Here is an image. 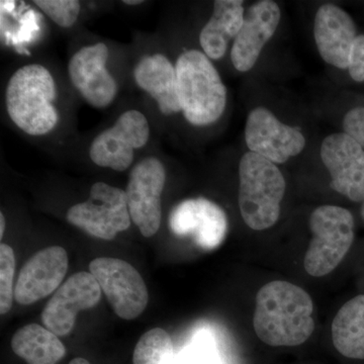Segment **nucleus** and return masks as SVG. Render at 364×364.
I'll use <instances>...</instances> for the list:
<instances>
[{
  "label": "nucleus",
  "instance_id": "f257e3e1",
  "mask_svg": "<svg viewBox=\"0 0 364 364\" xmlns=\"http://www.w3.org/2000/svg\"><path fill=\"white\" fill-rule=\"evenodd\" d=\"M313 312L312 298L305 289L284 280H273L256 296L254 330L270 346H298L313 334Z\"/></svg>",
  "mask_w": 364,
  "mask_h": 364
},
{
  "label": "nucleus",
  "instance_id": "f03ea898",
  "mask_svg": "<svg viewBox=\"0 0 364 364\" xmlns=\"http://www.w3.org/2000/svg\"><path fill=\"white\" fill-rule=\"evenodd\" d=\"M56 95L54 78L46 67L40 64L21 67L7 83V114L26 134L46 135L58 124V112L53 105Z\"/></svg>",
  "mask_w": 364,
  "mask_h": 364
},
{
  "label": "nucleus",
  "instance_id": "7ed1b4c3",
  "mask_svg": "<svg viewBox=\"0 0 364 364\" xmlns=\"http://www.w3.org/2000/svg\"><path fill=\"white\" fill-rule=\"evenodd\" d=\"M182 112L193 126L214 124L224 114L226 86L212 61L198 50L182 53L176 64Z\"/></svg>",
  "mask_w": 364,
  "mask_h": 364
},
{
  "label": "nucleus",
  "instance_id": "20e7f679",
  "mask_svg": "<svg viewBox=\"0 0 364 364\" xmlns=\"http://www.w3.org/2000/svg\"><path fill=\"white\" fill-rule=\"evenodd\" d=\"M286 188V179L274 163L250 151L245 153L239 163L238 198L245 224L255 231L274 226Z\"/></svg>",
  "mask_w": 364,
  "mask_h": 364
},
{
  "label": "nucleus",
  "instance_id": "39448f33",
  "mask_svg": "<svg viewBox=\"0 0 364 364\" xmlns=\"http://www.w3.org/2000/svg\"><path fill=\"white\" fill-rule=\"evenodd\" d=\"M312 240L304 259L309 274L324 277L335 269L350 250L354 241V218L338 205H321L310 218Z\"/></svg>",
  "mask_w": 364,
  "mask_h": 364
},
{
  "label": "nucleus",
  "instance_id": "423d86ee",
  "mask_svg": "<svg viewBox=\"0 0 364 364\" xmlns=\"http://www.w3.org/2000/svg\"><path fill=\"white\" fill-rule=\"evenodd\" d=\"M67 221L95 238L112 240L131 226L126 191L97 182L91 186L86 202L69 208Z\"/></svg>",
  "mask_w": 364,
  "mask_h": 364
},
{
  "label": "nucleus",
  "instance_id": "0eeeda50",
  "mask_svg": "<svg viewBox=\"0 0 364 364\" xmlns=\"http://www.w3.org/2000/svg\"><path fill=\"white\" fill-rule=\"evenodd\" d=\"M90 270L119 318L134 320L145 311L149 301L147 287L130 263L100 257L91 261Z\"/></svg>",
  "mask_w": 364,
  "mask_h": 364
},
{
  "label": "nucleus",
  "instance_id": "6e6552de",
  "mask_svg": "<svg viewBox=\"0 0 364 364\" xmlns=\"http://www.w3.org/2000/svg\"><path fill=\"white\" fill-rule=\"evenodd\" d=\"M149 138L150 126L145 114L136 109L124 112L114 126L91 143V161L104 168L124 171L133 163L135 150L143 148Z\"/></svg>",
  "mask_w": 364,
  "mask_h": 364
},
{
  "label": "nucleus",
  "instance_id": "1a4fd4ad",
  "mask_svg": "<svg viewBox=\"0 0 364 364\" xmlns=\"http://www.w3.org/2000/svg\"><path fill=\"white\" fill-rule=\"evenodd\" d=\"M166 171L161 161L148 157L132 169L127 200L132 222L146 238L154 236L161 225V195Z\"/></svg>",
  "mask_w": 364,
  "mask_h": 364
},
{
  "label": "nucleus",
  "instance_id": "9d476101",
  "mask_svg": "<svg viewBox=\"0 0 364 364\" xmlns=\"http://www.w3.org/2000/svg\"><path fill=\"white\" fill-rule=\"evenodd\" d=\"M245 141L250 152L282 164L305 149L306 139L298 129L282 123L265 107H256L249 114Z\"/></svg>",
  "mask_w": 364,
  "mask_h": 364
},
{
  "label": "nucleus",
  "instance_id": "9b49d317",
  "mask_svg": "<svg viewBox=\"0 0 364 364\" xmlns=\"http://www.w3.org/2000/svg\"><path fill=\"white\" fill-rule=\"evenodd\" d=\"M320 154L331 176V188L352 202L363 203V148L344 132L326 136Z\"/></svg>",
  "mask_w": 364,
  "mask_h": 364
},
{
  "label": "nucleus",
  "instance_id": "f8f14e48",
  "mask_svg": "<svg viewBox=\"0 0 364 364\" xmlns=\"http://www.w3.org/2000/svg\"><path fill=\"white\" fill-rule=\"evenodd\" d=\"M109 48L104 43L86 46L72 56L68 74L72 85L97 109H105L114 102L117 95V81L107 71Z\"/></svg>",
  "mask_w": 364,
  "mask_h": 364
},
{
  "label": "nucleus",
  "instance_id": "ddd939ff",
  "mask_svg": "<svg viewBox=\"0 0 364 364\" xmlns=\"http://www.w3.org/2000/svg\"><path fill=\"white\" fill-rule=\"evenodd\" d=\"M100 296L102 289L90 272L74 273L43 310L44 327L57 336H65L73 329L77 314L97 306Z\"/></svg>",
  "mask_w": 364,
  "mask_h": 364
},
{
  "label": "nucleus",
  "instance_id": "4468645a",
  "mask_svg": "<svg viewBox=\"0 0 364 364\" xmlns=\"http://www.w3.org/2000/svg\"><path fill=\"white\" fill-rule=\"evenodd\" d=\"M169 226L174 234L191 235L200 248L213 250L219 247L226 237L228 220L217 203L203 198H191L172 210Z\"/></svg>",
  "mask_w": 364,
  "mask_h": 364
},
{
  "label": "nucleus",
  "instance_id": "2eb2a0df",
  "mask_svg": "<svg viewBox=\"0 0 364 364\" xmlns=\"http://www.w3.org/2000/svg\"><path fill=\"white\" fill-rule=\"evenodd\" d=\"M280 18L279 4L272 0H261L249 7L232 47V63L237 70L247 72L253 68L265 44L274 35Z\"/></svg>",
  "mask_w": 364,
  "mask_h": 364
},
{
  "label": "nucleus",
  "instance_id": "dca6fc26",
  "mask_svg": "<svg viewBox=\"0 0 364 364\" xmlns=\"http://www.w3.org/2000/svg\"><path fill=\"white\" fill-rule=\"evenodd\" d=\"M68 270L65 249L52 246L43 249L21 268L14 289V299L21 305H32L61 287Z\"/></svg>",
  "mask_w": 364,
  "mask_h": 364
},
{
  "label": "nucleus",
  "instance_id": "f3484780",
  "mask_svg": "<svg viewBox=\"0 0 364 364\" xmlns=\"http://www.w3.org/2000/svg\"><path fill=\"white\" fill-rule=\"evenodd\" d=\"M314 36L321 57L330 65L348 69L356 35V26L348 13L335 4L318 7L314 21Z\"/></svg>",
  "mask_w": 364,
  "mask_h": 364
},
{
  "label": "nucleus",
  "instance_id": "a211bd4d",
  "mask_svg": "<svg viewBox=\"0 0 364 364\" xmlns=\"http://www.w3.org/2000/svg\"><path fill=\"white\" fill-rule=\"evenodd\" d=\"M134 79L141 90L156 100L163 114L182 112L176 67L163 54L146 56L134 69Z\"/></svg>",
  "mask_w": 364,
  "mask_h": 364
},
{
  "label": "nucleus",
  "instance_id": "6ab92c4d",
  "mask_svg": "<svg viewBox=\"0 0 364 364\" xmlns=\"http://www.w3.org/2000/svg\"><path fill=\"white\" fill-rule=\"evenodd\" d=\"M244 16L243 1H215L212 16L200 35V46L208 58L219 60L226 54L230 41L235 40L243 25Z\"/></svg>",
  "mask_w": 364,
  "mask_h": 364
},
{
  "label": "nucleus",
  "instance_id": "aec40b11",
  "mask_svg": "<svg viewBox=\"0 0 364 364\" xmlns=\"http://www.w3.org/2000/svg\"><path fill=\"white\" fill-rule=\"evenodd\" d=\"M332 340L345 358L364 359V294L349 299L337 312L332 323Z\"/></svg>",
  "mask_w": 364,
  "mask_h": 364
},
{
  "label": "nucleus",
  "instance_id": "412c9836",
  "mask_svg": "<svg viewBox=\"0 0 364 364\" xmlns=\"http://www.w3.org/2000/svg\"><path fill=\"white\" fill-rule=\"evenodd\" d=\"M11 348L28 364H57L66 354L58 336L38 324L23 326L14 333Z\"/></svg>",
  "mask_w": 364,
  "mask_h": 364
},
{
  "label": "nucleus",
  "instance_id": "4be33fe9",
  "mask_svg": "<svg viewBox=\"0 0 364 364\" xmlns=\"http://www.w3.org/2000/svg\"><path fill=\"white\" fill-rule=\"evenodd\" d=\"M134 364H177V354L168 333L161 328L141 337L133 354Z\"/></svg>",
  "mask_w": 364,
  "mask_h": 364
},
{
  "label": "nucleus",
  "instance_id": "5701e85b",
  "mask_svg": "<svg viewBox=\"0 0 364 364\" xmlns=\"http://www.w3.org/2000/svg\"><path fill=\"white\" fill-rule=\"evenodd\" d=\"M177 364H224L214 339L205 333L196 335L181 352L177 354Z\"/></svg>",
  "mask_w": 364,
  "mask_h": 364
},
{
  "label": "nucleus",
  "instance_id": "b1692460",
  "mask_svg": "<svg viewBox=\"0 0 364 364\" xmlns=\"http://www.w3.org/2000/svg\"><path fill=\"white\" fill-rule=\"evenodd\" d=\"M16 257L13 248L7 244L0 245V314L6 315L13 306V289Z\"/></svg>",
  "mask_w": 364,
  "mask_h": 364
},
{
  "label": "nucleus",
  "instance_id": "393cba45",
  "mask_svg": "<svg viewBox=\"0 0 364 364\" xmlns=\"http://www.w3.org/2000/svg\"><path fill=\"white\" fill-rule=\"evenodd\" d=\"M41 11L61 28H71L80 14V2L76 0H37Z\"/></svg>",
  "mask_w": 364,
  "mask_h": 364
},
{
  "label": "nucleus",
  "instance_id": "a878e982",
  "mask_svg": "<svg viewBox=\"0 0 364 364\" xmlns=\"http://www.w3.org/2000/svg\"><path fill=\"white\" fill-rule=\"evenodd\" d=\"M345 133L348 134L364 149V107H355L345 114Z\"/></svg>",
  "mask_w": 364,
  "mask_h": 364
},
{
  "label": "nucleus",
  "instance_id": "bb28decb",
  "mask_svg": "<svg viewBox=\"0 0 364 364\" xmlns=\"http://www.w3.org/2000/svg\"><path fill=\"white\" fill-rule=\"evenodd\" d=\"M349 74L358 82L364 81V35L358 36L350 53Z\"/></svg>",
  "mask_w": 364,
  "mask_h": 364
},
{
  "label": "nucleus",
  "instance_id": "cd10ccee",
  "mask_svg": "<svg viewBox=\"0 0 364 364\" xmlns=\"http://www.w3.org/2000/svg\"><path fill=\"white\" fill-rule=\"evenodd\" d=\"M4 230H6V219H4V215L0 214V237H4Z\"/></svg>",
  "mask_w": 364,
  "mask_h": 364
},
{
  "label": "nucleus",
  "instance_id": "c85d7f7f",
  "mask_svg": "<svg viewBox=\"0 0 364 364\" xmlns=\"http://www.w3.org/2000/svg\"><path fill=\"white\" fill-rule=\"evenodd\" d=\"M69 364H90V361L86 360L85 358H77L72 359L71 363Z\"/></svg>",
  "mask_w": 364,
  "mask_h": 364
},
{
  "label": "nucleus",
  "instance_id": "c756f323",
  "mask_svg": "<svg viewBox=\"0 0 364 364\" xmlns=\"http://www.w3.org/2000/svg\"><path fill=\"white\" fill-rule=\"evenodd\" d=\"M143 2L142 0H126L124 4L127 6H138V4H142Z\"/></svg>",
  "mask_w": 364,
  "mask_h": 364
},
{
  "label": "nucleus",
  "instance_id": "7c9ffc66",
  "mask_svg": "<svg viewBox=\"0 0 364 364\" xmlns=\"http://www.w3.org/2000/svg\"><path fill=\"white\" fill-rule=\"evenodd\" d=\"M361 215H363V219L364 220V202L363 203V207H361Z\"/></svg>",
  "mask_w": 364,
  "mask_h": 364
}]
</instances>
